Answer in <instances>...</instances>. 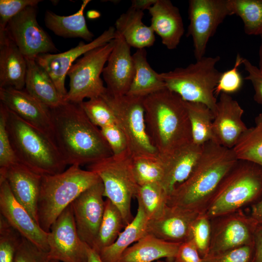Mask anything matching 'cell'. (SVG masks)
<instances>
[{
    "label": "cell",
    "mask_w": 262,
    "mask_h": 262,
    "mask_svg": "<svg viewBox=\"0 0 262 262\" xmlns=\"http://www.w3.org/2000/svg\"><path fill=\"white\" fill-rule=\"evenodd\" d=\"M87 16L91 19H94L100 16L99 12L95 10H90L88 12Z\"/></svg>",
    "instance_id": "53"
},
{
    "label": "cell",
    "mask_w": 262,
    "mask_h": 262,
    "mask_svg": "<svg viewBox=\"0 0 262 262\" xmlns=\"http://www.w3.org/2000/svg\"><path fill=\"white\" fill-rule=\"evenodd\" d=\"M114 39L82 55L70 67L69 89L64 100L81 103L84 99L101 97L106 88L100 78L105 64L114 47Z\"/></svg>",
    "instance_id": "10"
},
{
    "label": "cell",
    "mask_w": 262,
    "mask_h": 262,
    "mask_svg": "<svg viewBox=\"0 0 262 262\" xmlns=\"http://www.w3.org/2000/svg\"><path fill=\"white\" fill-rule=\"evenodd\" d=\"M49 260L61 262H87L88 245L80 238L71 204L52 224L48 235Z\"/></svg>",
    "instance_id": "13"
},
{
    "label": "cell",
    "mask_w": 262,
    "mask_h": 262,
    "mask_svg": "<svg viewBox=\"0 0 262 262\" xmlns=\"http://www.w3.org/2000/svg\"><path fill=\"white\" fill-rule=\"evenodd\" d=\"M203 151V145L192 142L161 158L164 175L161 185L168 195L186 180L196 167Z\"/></svg>",
    "instance_id": "23"
},
{
    "label": "cell",
    "mask_w": 262,
    "mask_h": 262,
    "mask_svg": "<svg viewBox=\"0 0 262 262\" xmlns=\"http://www.w3.org/2000/svg\"><path fill=\"white\" fill-rule=\"evenodd\" d=\"M243 58L238 53L233 67L221 73L215 89V96H218L221 93L229 95L238 92L241 89L243 79L238 71V67L242 64Z\"/></svg>",
    "instance_id": "41"
},
{
    "label": "cell",
    "mask_w": 262,
    "mask_h": 262,
    "mask_svg": "<svg viewBox=\"0 0 262 262\" xmlns=\"http://www.w3.org/2000/svg\"><path fill=\"white\" fill-rule=\"evenodd\" d=\"M87 262H102L98 253L89 246L87 247Z\"/></svg>",
    "instance_id": "52"
},
{
    "label": "cell",
    "mask_w": 262,
    "mask_h": 262,
    "mask_svg": "<svg viewBox=\"0 0 262 262\" xmlns=\"http://www.w3.org/2000/svg\"><path fill=\"white\" fill-rule=\"evenodd\" d=\"M27 60L5 32L0 34V88L23 90L25 84Z\"/></svg>",
    "instance_id": "25"
},
{
    "label": "cell",
    "mask_w": 262,
    "mask_h": 262,
    "mask_svg": "<svg viewBox=\"0 0 262 262\" xmlns=\"http://www.w3.org/2000/svg\"><path fill=\"white\" fill-rule=\"evenodd\" d=\"M184 104L190 122L193 143L202 146L209 141H213L214 115L212 111L201 103L184 101Z\"/></svg>",
    "instance_id": "32"
},
{
    "label": "cell",
    "mask_w": 262,
    "mask_h": 262,
    "mask_svg": "<svg viewBox=\"0 0 262 262\" xmlns=\"http://www.w3.org/2000/svg\"><path fill=\"white\" fill-rule=\"evenodd\" d=\"M4 180H7L15 198L39 225L38 202L42 175L16 162L0 169V181Z\"/></svg>",
    "instance_id": "21"
},
{
    "label": "cell",
    "mask_w": 262,
    "mask_h": 262,
    "mask_svg": "<svg viewBox=\"0 0 262 262\" xmlns=\"http://www.w3.org/2000/svg\"><path fill=\"white\" fill-rule=\"evenodd\" d=\"M219 56H204L185 67L160 73L166 88L178 94L184 101L207 106L215 113L217 100L214 94L221 74L216 68Z\"/></svg>",
    "instance_id": "7"
},
{
    "label": "cell",
    "mask_w": 262,
    "mask_h": 262,
    "mask_svg": "<svg viewBox=\"0 0 262 262\" xmlns=\"http://www.w3.org/2000/svg\"><path fill=\"white\" fill-rule=\"evenodd\" d=\"M50 111L54 142L67 165H89L113 155L80 103L65 101Z\"/></svg>",
    "instance_id": "1"
},
{
    "label": "cell",
    "mask_w": 262,
    "mask_h": 262,
    "mask_svg": "<svg viewBox=\"0 0 262 262\" xmlns=\"http://www.w3.org/2000/svg\"><path fill=\"white\" fill-rule=\"evenodd\" d=\"M89 119L100 128L116 124L114 114L106 101L98 97L80 103Z\"/></svg>",
    "instance_id": "39"
},
{
    "label": "cell",
    "mask_w": 262,
    "mask_h": 262,
    "mask_svg": "<svg viewBox=\"0 0 262 262\" xmlns=\"http://www.w3.org/2000/svg\"><path fill=\"white\" fill-rule=\"evenodd\" d=\"M23 237L0 214V262H14Z\"/></svg>",
    "instance_id": "38"
},
{
    "label": "cell",
    "mask_w": 262,
    "mask_h": 262,
    "mask_svg": "<svg viewBox=\"0 0 262 262\" xmlns=\"http://www.w3.org/2000/svg\"><path fill=\"white\" fill-rule=\"evenodd\" d=\"M115 32V27L111 26L88 43L81 41L76 47L63 52L40 54L35 58V61L48 73L58 92L65 98L67 92L65 87L66 77L73 62L87 52L114 39Z\"/></svg>",
    "instance_id": "16"
},
{
    "label": "cell",
    "mask_w": 262,
    "mask_h": 262,
    "mask_svg": "<svg viewBox=\"0 0 262 262\" xmlns=\"http://www.w3.org/2000/svg\"><path fill=\"white\" fill-rule=\"evenodd\" d=\"M261 37V43L259 51V68L262 70V35Z\"/></svg>",
    "instance_id": "54"
},
{
    "label": "cell",
    "mask_w": 262,
    "mask_h": 262,
    "mask_svg": "<svg viewBox=\"0 0 262 262\" xmlns=\"http://www.w3.org/2000/svg\"><path fill=\"white\" fill-rule=\"evenodd\" d=\"M133 174L138 185L158 183L161 184L164 175L159 156L132 157Z\"/></svg>",
    "instance_id": "37"
},
{
    "label": "cell",
    "mask_w": 262,
    "mask_h": 262,
    "mask_svg": "<svg viewBox=\"0 0 262 262\" xmlns=\"http://www.w3.org/2000/svg\"><path fill=\"white\" fill-rule=\"evenodd\" d=\"M49 262H61L58 261H56V260H49Z\"/></svg>",
    "instance_id": "55"
},
{
    "label": "cell",
    "mask_w": 262,
    "mask_h": 262,
    "mask_svg": "<svg viewBox=\"0 0 262 262\" xmlns=\"http://www.w3.org/2000/svg\"><path fill=\"white\" fill-rule=\"evenodd\" d=\"M180 244L147 234L125 250L121 262H154L162 258L174 260Z\"/></svg>",
    "instance_id": "27"
},
{
    "label": "cell",
    "mask_w": 262,
    "mask_h": 262,
    "mask_svg": "<svg viewBox=\"0 0 262 262\" xmlns=\"http://www.w3.org/2000/svg\"><path fill=\"white\" fill-rule=\"evenodd\" d=\"M87 169L96 173L104 186V196L119 209L127 226L134 217L131 212L132 198L138 188L129 151L87 165Z\"/></svg>",
    "instance_id": "8"
},
{
    "label": "cell",
    "mask_w": 262,
    "mask_h": 262,
    "mask_svg": "<svg viewBox=\"0 0 262 262\" xmlns=\"http://www.w3.org/2000/svg\"><path fill=\"white\" fill-rule=\"evenodd\" d=\"M254 247L251 262H262V225H258L255 231Z\"/></svg>",
    "instance_id": "49"
},
{
    "label": "cell",
    "mask_w": 262,
    "mask_h": 262,
    "mask_svg": "<svg viewBox=\"0 0 262 262\" xmlns=\"http://www.w3.org/2000/svg\"><path fill=\"white\" fill-rule=\"evenodd\" d=\"M18 162L13 149L6 127V107L0 104V169Z\"/></svg>",
    "instance_id": "42"
},
{
    "label": "cell",
    "mask_w": 262,
    "mask_h": 262,
    "mask_svg": "<svg viewBox=\"0 0 262 262\" xmlns=\"http://www.w3.org/2000/svg\"><path fill=\"white\" fill-rule=\"evenodd\" d=\"M238 159L232 149L210 141L194 170L168 196L167 204L202 213L222 180Z\"/></svg>",
    "instance_id": "2"
},
{
    "label": "cell",
    "mask_w": 262,
    "mask_h": 262,
    "mask_svg": "<svg viewBox=\"0 0 262 262\" xmlns=\"http://www.w3.org/2000/svg\"><path fill=\"white\" fill-rule=\"evenodd\" d=\"M205 213H201L196 219L192 230V238L202 258L208 254L211 245L212 225Z\"/></svg>",
    "instance_id": "40"
},
{
    "label": "cell",
    "mask_w": 262,
    "mask_h": 262,
    "mask_svg": "<svg viewBox=\"0 0 262 262\" xmlns=\"http://www.w3.org/2000/svg\"><path fill=\"white\" fill-rule=\"evenodd\" d=\"M156 0H131V7L144 11L148 10L156 2Z\"/></svg>",
    "instance_id": "51"
},
{
    "label": "cell",
    "mask_w": 262,
    "mask_h": 262,
    "mask_svg": "<svg viewBox=\"0 0 262 262\" xmlns=\"http://www.w3.org/2000/svg\"><path fill=\"white\" fill-rule=\"evenodd\" d=\"M155 262H164V261H161V260H158Z\"/></svg>",
    "instance_id": "56"
},
{
    "label": "cell",
    "mask_w": 262,
    "mask_h": 262,
    "mask_svg": "<svg viewBox=\"0 0 262 262\" xmlns=\"http://www.w3.org/2000/svg\"><path fill=\"white\" fill-rule=\"evenodd\" d=\"M100 180L94 172L77 165H70L58 174L42 175L37 212L40 227L49 232L52 224L65 209Z\"/></svg>",
    "instance_id": "5"
},
{
    "label": "cell",
    "mask_w": 262,
    "mask_h": 262,
    "mask_svg": "<svg viewBox=\"0 0 262 262\" xmlns=\"http://www.w3.org/2000/svg\"><path fill=\"white\" fill-rule=\"evenodd\" d=\"M200 213L167 204L161 216L148 220L147 233L164 241L181 244L192 238L193 227Z\"/></svg>",
    "instance_id": "20"
},
{
    "label": "cell",
    "mask_w": 262,
    "mask_h": 262,
    "mask_svg": "<svg viewBox=\"0 0 262 262\" xmlns=\"http://www.w3.org/2000/svg\"><path fill=\"white\" fill-rule=\"evenodd\" d=\"M249 214L258 225H262V196L251 205Z\"/></svg>",
    "instance_id": "50"
},
{
    "label": "cell",
    "mask_w": 262,
    "mask_h": 262,
    "mask_svg": "<svg viewBox=\"0 0 262 262\" xmlns=\"http://www.w3.org/2000/svg\"><path fill=\"white\" fill-rule=\"evenodd\" d=\"M213 219L217 221L213 225L212 223V239L207 256L253 243L258 225L249 214L240 210Z\"/></svg>",
    "instance_id": "14"
},
{
    "label": "cell",
    "mask_w": 262,
    "mask_h": 262,
    "mask_svg": "<svg viewBox=\"0 0 262 262\" xmlns=\"http://www.w3.org/2000/svg\"><path fill=\"white\" fill-rule=\"evenodd\" d=\"M244 110L229 94L221 93L213 122V141L232 149L247 127L242 120Z\"/></svg>",
    "instance_id": "22"
},
{
    "label": "cell",
    "mask_w": 262,
    "mask_h": 262,
    "mask_svg": "<svg viewBox=\"0 0 262 262\" xmlns=\"http://www.w3.org/2000/svg\"><path fill=\"white\" fill-rule=\"evenodd\" d=\"M100 130L113 155H117L129 151L126 137L116 124L100 128Z\"/></svg>",
    "instance_id": "46"
},
{
    "label": "cell",
    "mask_w": 262,
    "mask_h": 262,
    "mask_svg": "<svg viewBox=\"0 0 262 262\" xmlns=\"http://www.w3.org/2000/svg\"><path fill=\"white\" fill-rule=\"evenodd\" d=\"M231 15L240 17L245 33L262 35V0H228Z\"/></svg>",
    "instance_id": "35"
},
{
    "label": "cell",
    "mask_w": 262,
    "mask_h": 262,
    "mask_svg": "<svg viewBox=\"0 0 262 262\" xmlns=\"http://www.w3.org/2000/svg\"><path fill=\"white\" fill-rule=\"evenodd\" d=\"M101 97L112 109L116 124L126 137L131 157L158 156L147 129L144 98L128 94L113 95L107 89Z\"/></svg>",
    "instance_id": "9"
},
{
    "label": "cell",
    "mask_w": 262,
    "mask_h": 262,
    "mask_svg": "<svg viewBox=\"0 0 262 262\" xmlns=\"http://www.w3.org/2000/svg\"><path fill=\"white\" fill-rule=\"evenodd\" d=\"M254 250L253 242L203 259L205 262H251Z\"/></svg>",
    "instance_id": "44"
},
{
    "label": "cell",
    "mask_w": 262,
    "mask_h": 262,
    "mask_svg": "<svg viewBox=\"0 0 262 262\" xmlns=\"http://www.w3.org/2000/svg\"><path fill=\"white\" fill-rule=\"evenodd\" d=\"M146 126L160 158L193 142L184 101L165 88L144 98Z\"/></svg>",
    "instance_id": "3"
},
{
    "label": "cell",
    "mask_w": 262,
    "mask_h": 262,
    "mask_svg": "<svg viewBox=\"0 0 262 262\" xmlns=\"http://www.w3.org/2000/svg\"><path fill=\"white\" fill-rule=\"evenodd\" d=\"M144 15V11L130 6L115 23L116 31L130 47L137 49L151 47L155 41V33L152 28L142 21Z\"/></svg>",
    "instance_id": "28"
},
{
    "label": "cell",
    "mask_w": 262,
    "mask_h": 262,
    "mask_svg": "<svg viewBox=\"0 0 262 262\" xmlns=\"http://www.w3.org/2000/svg\"><path fill=\"white\" fill-rule=\"evenodd\" d=\"M47 252L23 237L14 262H49Z\"/></svg>",
    "instance_id": "45"
},
{
    "label": "cell",
    "mask_w": 262,
    "mask_h": 262,
    "mask_svg": "<svg viewBox=\"0 0 262 262\" xmlns=\"http://www.w3.org/2000/svg\"><path fill=\"white\" fill-rule=\"evenodd\" d=\"M174 262H205L193 238L180 245Z\"/></svg>",
    "instance_id": "48"
},
{
    "label": "cell",
    "mask_w": 262,
    "mask_h": 262,
    "mask_svg": "<svg viewBox=\"0 0 262 262\" xmlns=\"http://www.w3.org/2000/svg\"><path fill=\"white\" fill-rule=\"evenodd\" d=\"M6 127L18 162L41 175L65 170L67 164L53 141L7 107Z\"/></svg>",
    "instance_id": "4"
},
{
    "label": "cell",
    "mask_w": 262,
    "mask_h": 262,
    "mask_svg": "<svg viewBox=\"0 0 262 262\" xmlns=\"http://www.w3.org/2000/svg\"><path fill=\"white\" fill-rule=\"evenodd\" d=\"M148 218L141 205L138 203L136 215L111 245L102 249L98 254L102 262H121L125 250L146 235Z\"/></svg>",
    "instance_id": "29"
},
{
    "label": "cell",
    "mask_w": 262,
    "mask_h": 262,
    "mask_svg": "<svg viewBox=\"0 0 262 262\" xmlns=\"http://www.w3.org/2000/svg\"><path fill=\"white\" fill-rule=\"evenodd\" d=\"M126 225L121 212L108 198L105 200V209L98 233L92 247L98 253L103 248L113 244Z\"/></svg>",
    "instance_id": "33"
},
{
    "label": "cell",
    "mask_w": 262,
    "mask_h": 262,
    "mask_svg": "<svg viewBox=\"0 0 262 262\" xmlns=\"http://www.w3.org/2000/svg\"><path fill=\"white\" fill-rule=\"evenodd\" d=\"M187 36H191L196 60L203 57L210 39L231 13L228 0H190Z\"/></svg>",
    "instance_id": "11"
},
{
    "label": "cell",
    "mask_w": 262,
    "mask_h": 262,
    "mask_svg": "<svg viewBox=\"0 0 262 262\" xmlns=\"http://www.w3.org/2000/svg\"><path fill=\"white\" fill-rule=\"evenodd\" d=\"M148 10L151 17L150 26L162 44L168 49H176L184 32L179 8L169 0H156Z\"/></svg>",
    "instance_id": "24"
},
{
    "label": "cell",
    "mask_w": 262,
    "mask_h": 262,
    "mask_svg": "<svg viewBox=\"0 0 262 262\" xmlns=\"http://www.w3.org/2000/svg\"><path fill=\"white\" fill-rule=\"evenodd\" d=\"M115 44L104 66L102 75L107 91L115 96L127 94L132 82L135 69L131 47L116 31Z\"/></svg>",
    "instance_id": "19"
},
{
    "label": "cell",
    "mask_w": 262,
    "mask_h": 262,
    "mask_svg": "<svg viewBox=\"0 0 262 262\" xmlns=\"http://www.w3.org/2000/svg\"><path fill=\"white\" fill-rule=\"evenodd\" d=\"M135 197L142 206L148 220L159 217L167 205L168 195L161 184L139 185Z\"/></svg>",
    "instance_id": "36"
},
{
    "label": "cell",
    "mask_w": 262,
    "mask_h": 262,
    "mask_svg": "<svg viewBox=\"0 0 262 262\" xmlns=\"http://www.w3.org/2000/svg\"><path fill=\"white\" fill-rule=\"evenodd\" d=\"M26 60L25 90L50 109L64 103V98L46 70L38 65L35 59Z\"/></svg>",
    "instance_id": "26"
},
{
    "label": "cell",
    "mask_w": 262,
    "mask_h": 262,
    "mask_svg": "<svg viewBox=\"0 0 262 262\" xmlns=\"http://www.w3.org/2000/svg\"><path fill=\"white\" fill-rule=\"evenodd\" d=\"M147 55L145 49H137L132 54L135 72L128 95L145 98L166 88L160 73L149 64Z\"/></svg>",
    "instance_id": "31"
},
{
    "label": "cell",
    "mask_w": 262,
    "mask_h": 262,
    "mask_svg": "<svg viewBox=\"0 0 262 262\" xmlns=\"http://www.w3.org/2000/svg\"><path fill=\"white\" fill-rule=\"evenodd\" d=\"M0 100L22 120L44 133L55 143L49 108L25 90L12 87L0 88Z\"/></svg>",
    "instance_id": "17"
},
{
    "label": "cell",
    "mask_w": 262,
    "mask_h": 262,
    "mask_svg": "<svg viewBox=\"0 0 262 262\" xmlns=\"http://www.w3.org/2000/svg\"><path fill=\"white\" fill-rule=\"evenodd\" d=\"M262 196V167L238 160L221 181L203 213L210 219L253 204Z\"/></svg>",
    "instance_id": "6"
},
{
    "label": "cell",
    "mask_w": 262,
    "mask_h": 262,
    "mask_svg": "<svg viewBox=\"0 0 262 262\" xmlns=\"http://www.w3.org/2000/svg\"><path fill=\"white\" fill-rule=\"evenodd\" d=\"M40 0H0V33L5 32L9 21L26 8L37 6Z\"/></svg>",
    "instance_id": "43"
},
{
    "label": "cell",
    "mask_w": 262,
    "mask_h": 262,
    "mask_svg": "<svg viewBox=\"0 0 262 262\" xmlns=\"http://www.w3.org/2000/svg\"><path fill=\"white\" fill-rule=\"evenodd\" d=\"M0 212L20 234L48 252L49 232L44 231L27 210L15 198L6 180L0 181Z\"/></svg>",
    "instance_id": "18"
},
{
    "label": "cell",
    "mask_w": 262,
    "mask_h": 262,
    "mask_svg": "<svg viewBox=\"0 0 262 262\" xmlns=\"http://www.w3.org/2000/svg\"><path fill=\"white\" fill-rule=\"evenodd\" d=\"M37 6H29L8 22L5 33L26 59L58 50L48 33L38 24Z\"/></svg>",
    "instance_id": "12"
},
{
    "label": "cell",
    "mask_w": 262,
    "mask_h": 262,
    "mask_svg": "<svg viewBox=\"0 0 262 262\" xmlns=\"http://www.w3.org/2000/svg\"><path fill=\"white\" fill-rule=\"evenodd\" d=\"M242 64L247 72L245 79L251 82L254 90V100L262 104V70L244 58Z\"/></svg>",
    "instance_id": "47"
},
{
    "label": "cell",
    "mask_w": 262,
    "mask_h": 262,
    "mask_svg": "<svg viewBox=\"0 0 262 262\" xmlns=\"http://www.w3.org/2000/svg\"><path fill=\"white\" fill-rule=\"evenodd\" d=\"M101 180L80 195L71 204L81 239L91 248L96 239L105 209Z\"/></svg>",
    "instance_id": "15"
},
{
    "label": "cell",
    "mask_w": 262,
    "mask_h": 262,
    "mask_svg": "<svg viewBox=\"0 0 262 262\" xmlns=\"http://www.w3.org/2000/svg\"><path fill=\"white\" fill-rule=\"evenodd\" d=\"M238 160L254 163L262 167V112L255 125L247 128L232 148Z\"/></svg>",
    "instance_id": "34"
},
{
    "label": "cell",
    "mask_w": 262,
    "mask_h": 262,
    "mask_svg": "<svg viewBox=\"0 0 262 262\" xmlns=\"http://www.w3.org/2000/svg\"><path fill=\"white\" fill-rule=\"evenodd\" d=\"M84 0L79 10L73 15L62 16L47 10L44 16L46 26L56 35L65 38H81L89 42L94 37L88 29L84 16V11L90 2Z\"/></svg>",
    "instance_id": "30"
}]
</instances>
